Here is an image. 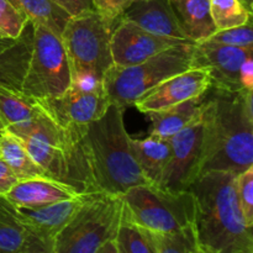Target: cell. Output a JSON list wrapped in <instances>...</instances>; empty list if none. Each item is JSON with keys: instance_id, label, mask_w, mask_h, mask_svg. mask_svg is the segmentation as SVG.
<instances>
[{"instance_id": "cell-1", "label": "cell", "mask_w": 253, "mask_h": 253, "mask_svg": "<svg viewBox=\"0 0 253 253\" xmlns=\"http://www.w3.org/2000/svg\"><path fill=\"white\" fill-rule=\"evenodd\" d=\"M203 141L199 177L208 172H244L253 166L251 90L210 86L202 111Z\"/></svg>"}, {"instance_id": "cell-2", "label": "cell", "mask_w": 253, "mask_h": 253, "mask_svg": "<svg viewBox=\"0 0 253 253\" xmlns=\"http://www.w3.org/2000/svg\"><path fill=\"white\" fill-rule=\"evenodd\" d=\"M236 175L208 172L188 189L194 198L193 237L203 253H253L252 227L240 208Z\"/></svg>"}, {"instance_id": "cell-3", "label": "cell", "mask_w": 253, "mask_h": 253, "mask_svg": "<svg viewBox=\"0 0 253 253\" xmlns=\"http://www.w3.org/2000/svg\"><path fill=\"white\" fill-rule=\"evenodd\" d=\"M22 141L47 178L73 188L79 194L96 192L83 148L85 130H66L42 109L32 120L5 127Z\"/></svg>"}, {"instance_id": "cell-4", "label": "cell", "mask_w": 253, "mask_h": 253, "mask_svg": "<svg viewBox=\"0 0 253 253\" xmlns=\"http://www.w3.org/2000/svg\"><path fill=\"white\" fill-rule=\"evenodd\" d=\"M124 123V109L110 103L105 114L89 124L83 148L96 192L123 195L136 185L150 184L133 158Z\"/></svg>"}, {"instance_id": "cell-5", "label": "cell", "mask_w": 253, "mask_h": 253, "mask_svg": "<svg viewBox=\"0 0 253 253\" xmlns=\"http://www.w3.org/2000/svg\"><path fill=\"white\" fill-rule=\"evenodd\" d=\"M124 211L120 195L104 192L83 194L78 210L54 237V253H96L115 239Z\"/></svg>"}, {"instance_id": "cell-6", "label": "cell", "mask_w": 253, "mask_h": 253, "mask_svg": "<svg viewBox=\"0 0 253 253\" xmlns=\"http://www.w3.org/2000/svg\"><path fill=\"white\" fill-rule=\"evenodd\" d=\"M195 43H183L130 67L113 64L103 78V85L110 103L125 110L166 79L193 67Z\"/></svg>"}, {"instance_id": "cell-7", "label": "cell", "mask_w": 253, "mask_h": 253, "mask_svg": "<svg viewBox=\"0 0 253 253\" xmlns=\"http://www.w3.org/2000/svg\"><path fill=\"white\" fill-rule=\"evenodd\" d=\"M114 25L95 10L89 9L71 16L61 35L68 58L72 83L93 79L103 82L113 66L110 39Z\"/></svg>"}, {"instance_id": "cell-8", "label": "cell", "mask_w": 253, "mask_h": 253, "mask_svg": "<svg viewBox=\"0 0 253 253\" xmlns=\"http://www.w3.org/2000/svg\"><path fill=\"white\" fill-rule=\"evenodd\" d=\"M125 215L153 234H177L192 229L194 198L189 190L172 192L153 184L130 188L121 195Z\"/></svg>"}, {"instance_id": "cell-9", "label": "cell", "mask_w": 253, "mask_h": 253, "mask_svg": "<svg viewBox=\"0 0 253 253\" xmlns=\"http://www.w3.org/2000/svg\"><path fill=\"white\" fill-rule=\"evenodd\" d=\"M34 26V39L21 93L35 100L56 98L72 85V73L61 37L41 25Z\"/></svg>"}, {"instance_id": "cell-10", "label": "cell", "mask_w": 253, "mask_h": 253, "mask_svg": "<svg viewBox=\"0 0 253 253\" xmlns=\"http://www.w3.org/2000/svg\"><path fill=\"white\" fill-rule=\"evenodd\" d=\"M36 101L54 123L66 130H85L110 105L103 82L91 79L72 83L68 90L56 98Z\"/></svg>"}, {"instance_id": "cell-11", "label": "cell", "mask_w": 253, "mask_h": 253, "mask_svg": "<svg viewBox=\"0 0 253 253\" xmlns=\"http://www.w3.org/2000/svg\"><path fill=\"white\" fill-rule=\"evenodd\" d=\"M168 141L170 158L157 187L172 192H184L199 177L203 141L202 114Z\"/></svg>"}, {"instance_id": "cell-12", "label": "cell", "mask_w": 253, "mask_h": 253, "mask_svg": "<svg viewBox=\"0 0 253 253\" xmlns=\"http://www.w3.org/2000/svg\"><path fill=\"white\" fill-rule=\"evenodd\" d=\"M183 42L189 41L158 36L128 20L120 19L110 39L113 63L119 67L135 66Z\"/></svg>"}, {"instance_id": "cell-13", "label": "cell", "mask_w": 253, "mask_h": 253, "mask_svg": "<svg viewBox=\"0 0 253 253\" xmlns=\"http://www.w3.org/2000/svg\"><path fill=\"white\" fill-rule=\"evenodd\" d=\"M211 86L210 72L192 67L187 71L166 79L141 96L133 106L141 113L150 114L170 108L183 101L204 95Z\"/></svg>"}, {"instance_id": "cell-14", "label": "cell", "mask_w": 253, "mask_h": 253, "mask_svg": "<svg viewBox=\"0 0 253 253\" xmlns=\"http://www.w3.org/2000/svg\"><path fill=\"white\" fill-rule=\"evenodd\" d=\"M251 49L225 46L210 41L195 43L193 67L205 68L210 72L211 86L221 90H245L240 83V68Z\"/></svg>"}, {"instance_id": "cell-15", "label": "cell", "mask_w": 253, "mask_h": 253, "mask_svg": "<svg viewBox=\"0 0 253 253\" xmlns=\"http://www.w3.org/2000/svg\"><path fill=\"white\" fill-rule=\"evenodd\" d=\"M83 194L74 199L62 200L40 207H17L14 205L17 217L31 234L46 242L53 240L78 210Z\"/></svg>"}, {"instance_id": "cell-16", "label": "cell", "mask_w": 253, "mask_h": 253, "mask_svg": "<svg viewBox=\"0 0 253 253\" xmlns=\"http://www.w3.org/2000/svg\"><path fill=\"white\" fill-rule=\"evenodd\" d=\"M121 19L128 20L158 36L189 41L169 0H137L126 9Z\"/></svg>"}, {"instance_id": "cell-17", "label": "cell", "mask_w": 253, "mask_h": 253, "mask_svg": "<svg viewBox=\"0 0 253 253\" xmlns=\"http://www.w3.org/2000/svg\"><path fill=\"white\" fill-rule=\"evenodd\" d=\"M53 244L39 239L22 225L14 204L0 195V253H49Z\"/></svg>"}, {"instance_id": "cell-18", "label": "cell", "mask_w": 253, "mask_h": 253, "mask_svg": "<svg viewBox=\"0 0 253 253\" xmlns=\"http://www.w3.org/2000/svg\"><path fill=\"white\" fill-rule=\"evenodd\" d=\"M78 195L81 194L73 188L61 182L49 178H32L19 180L5 197L11 204L17 207L32 208L74 199Z\"/></svg>"}, {"instance_id": "cell-19", "label": "cell", "mask_w": 253, "mask_h": 253, "mask_svg": "<svg viewBox=\"0 0 253 253\" xmlns=\"http://www.w3.org/2000/svg\"><path fill=\"white\" fill-rule=\"evenodd\" d=\"M34 39V26L27 22L19 39L7 48L0 51V85L21 91Z\"/></svg>"}, {"instance_id": "cell-20", "label": "cell", "mask_w": 253, "mask_h": 253, "mask_svg": "<svg viewBox=\"0 0 253 253\" xmlns=\"http://www.w3.org/2000/svg\"><path fill=\"white\" fill-rule=\"evenodd\" d=\"M205 94L170 108L147 114L151 121L150 135L157 136L163 140H169L180 132L200 116L204 105Z\"/></svg>"}, {"instance_id": "cell-21", "label": "cell", "mask_w": 253, "mask_h": 253, "mask_svg": "<svg viewBox=\"0 0 253 253\" xmlns=\"http://www.w3.org/2000/svg\"><path fill=\"white\" fill-rule=\"evenodd\" d=\"M133 158L150 184L158 185L170 158L168 140L150 135L146 138L130 137Z\"/></svg>"}, {"instance_id": "cell-22", "label": "cell", "mask_w": 253, "mask_h": 253, "mask_svg": "<svg viewBox=\"0 0 253 253\" xmlns=\"http://www.w3.org/2000/svg\"><path fill=\"white\" fill-rule=\"evenodd\" d=\"M174 14L193 43L207 41L216 32L210 14V0H169Z\"/></svg>"}, {"instance_id": "cell-23", "label": "cell", "mask_w": 253, "mask_h": 253, "mask_svg": "<svg viewBox=\"0 0 253 253\" xmlns=\"http://www.w3.org/2000/svg\"><path fill=\"white\" fill-rule=\"evenodd\" d=\"M27 21L41 25L61 37L71 15L53 0H9Z\"/></svg>"}, {"instance_id": "cell-24", "label": "cell", "mask_w": 253, "mask_h": 253, "mask_svg": "<svg viewBox=\"0 0 253 253\" xmlns=\"http://www.w3.org/2000/svg\"><path fill=\"white\" fill-rule=\"evenodd\" d=\"M0 157L19 180L47 178L43 170L32 160L22 141L5 130L0 133Z\"/></svg>"}, {"instance_id": "cell-25", "label": "cell", "mask_w": 253, "mask_h": 253, "mask_svg": "<svg viewBox=\"0 0 253 253\" xmlns=\"http://www.w3.org/2000/svg\"><path fill=\"white\" fill-rule=\"evenodd\" d=\"M41 111L42 108L35 99L0 85V121L4 128L32 120Z\"/></svg>"}, {"instance_id": "cell-26", "label": "cell", "mask_w": 253, "mask_h": 253, "mask_svg": "<svg viewBox=\"0 0 253 253\" xmlns=\"http://www.w3.org/2000/svg\"><path fill=\"white\" fill-rule=\"evenodd\" d=\"M114 242L118 253H157L152 234L130 221L125 211Z\"/></svg>"}, {"instance_id": "cell-27", "label": "cell", "mask_w": 253, "mask_h": 253, "mask_svg": "<svg viewBox=\"0 0 253 253\" xmlns=\"http://www.w3.org/2000/svg\"><path fill=\"white\" fill-rule=\"evenodd\" d=\"M210 14L216 31L251 21L252 7L244 0H210Z\"/></svg>"}, {"instance_id": "cell-28", "label": "cell", "mask_w": 253, "mask_h": 253, "mask_svg": "<svg viewBox=\"0 0 253 253\" xmlns=\"http://www.w3.org/2000/svg\"><path fill=\"white\" fill-rule=\"evenodd\" d=\"M27 22L26 17L9 0H0V37L19 39Z\"/></svg>"}, {"instance_id": "cell-29", "label": "cell", "mask_w": 253, "mask_h": 253, "mask_svg": "<svg viewBox=\"0 0 253 253\" xmlns=\"http://www.w3.org/2000/svg\"><path fill=\"white\" fill-rule=\"evenodd\" d=\"M207 41L253 51V35L251 21L245 25H241V26L216 31Z\"/></svg>"}, {"instance_id": "cell-30", "label": "cell", "mask_w": 253, "mask_h": 253, "mask_svg": "<svg viewBox=\"0 0 253 253\" xmlns=\"http://www.w3.org/2000/svg\"><path fill=\"white\" fill-rule=\"evenodd\" d=\"M236 193L245 221L253 229V166L236 175Z\"/></svg>"}, {"instance_id": "cell-31", "label": "cell", "mask_w": 253, "mask_h": 253, "mask_svg": "<svg viewBox=\"0 0 253 253\" xmlns=\"http://www.w3.org/2000/svg\"><path fill=\"white\" fill-rule=\"evenodd\" d=\"M137 0H90L91 9L95 10L109 24L116 26L130 5Z\"/></svg>"}, {"instance_id": "cell-32", "label": "cell", "mask_w": 253, "mask_h": 253, "mask_svg": "<svg viewBox=\"0 0 253 253\" xmlns=\"http://www.w3.org/2000/svg\"><path fill=\"white\" fill-rule=\"evenodd\" d=\"M17 182L19 179L16 178V175L10 169L6 162L0 157V195L6 194Z\"/></svg>"}, {"instance_id": "cell-33", "label": "cell", "mask_w": 253, "mask_h": 253, "mask_svg": "<svg viewBox=\"0 0 253 253\" xmlns=\"http://www.w3.org/2000/svg\"><path fill=\"white\" fill-rule=\"evenodd\" d=\"M53 1H56L61 7H63L71 16L91 9L90 0H53Z\"/></svg>"}, {"instance_id": "cell-34", "label": "cell", "mask_w": 253, "mask_h": 253, "mask_svg": "<svg viewBox=\"0 0 253 253\" xmlns=\"http://www.w3.org/2000/svg\"><path fill=\"white\" fill-rule=\"evenodd\" d=\"M240 83L245 90H253V61L252 56L247 57L240 68Z\"/></svg>"}, {"instance_id": "cell-35", "label": "cell", "mask_w": 253, "mask_h": 253, "mask_svg": "<svg viewBox=\"0 0 253 253\" xmlns=\"http://www.w3.org/2000/svg\"><path fill=\"white\" fill-rule=\"evenodd\" d=\"M96 253H118V251H116V246H115V242H114V240H113V241L106 242V244L104 245V246L101 247V249L99 250V251Z\"/></svg>"}, {"instance_id": "cell-36", "label": "cell", "mask_w": 253, "mask_h": 253, "mask_svg": "<svg viewBox=\"0 0 253 253\" xmlns=\"http://www.w3.org/2000/svg\"><path fill=\"white\" fill-rule=\"evenodd\" d=\"M16 40H10V39H4V37H0V51L7 48L10 44H12Z\"/></svg>"}, {"instance_id": "cell-37", "label": "cell", "mask_w": 253, "mask_h": 253, "mask_svg": "<svg viewBox=\"0 0 253 253\" xmlns=\"http://www.w3.org/2000/svg\"><path fill=\"white\" fill-rule=\"evenodd\" d=\"M245 2H246L247 5H249V6H251L252 7V2H253V0H244Z\"/></svg>"}, {"instance_id": "cell-38", "label": "cell", "mask_w": 253, "mask_h": 253, "mask_svg": "<svg viewBox=\"0 0 253 253\" xmlns=\"http://www.w3.org/2000/svg\"><path fill=\"white\" fill-rule=\"evenodd\" d=\"M4 130H5V128H4V125H2L1 121H0V133H1L2 131H4Z\"/></svg>"}, {"instance_id": "cell-39", "label": "cell", "mask_w": 253, "mask_h": 253, "mask_svg": "<svg viewBox=\"0 0 253 253\" xmlns=\"http://www.w3.org/2000/svg\"><path fill=\"white\" fill-rule=\"evenodd\" d=\"M49 253H54V251H52V252H49Z\"/></svg>"}]
</instances>
